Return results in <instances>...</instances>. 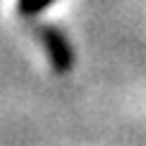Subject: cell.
I'll use <instances>...</instances> for the list:
<instances>
[{
    "label": "cell",
    "mask_w": 146,
    "mask_h": 146,
    "mask_svg": "<svg viewBox=\"0 0 146 146\" xmlns=\"http://www.w3.org/2000/svg\"><path fill=\"white\" fill-rule=\"evenodd\" d=\"M51 0H21V10H28V13H33V10H41L44 5H49Z\"/></svg>",
    "instance_id": "6da1fadb"
}]
</instances>
